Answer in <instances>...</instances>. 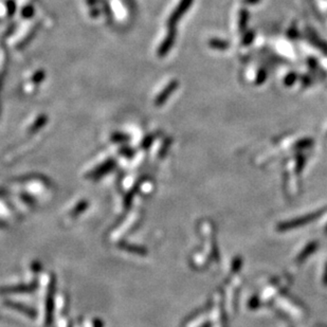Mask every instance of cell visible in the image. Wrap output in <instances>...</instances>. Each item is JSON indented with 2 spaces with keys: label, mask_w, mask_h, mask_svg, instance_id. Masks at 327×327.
Returning <instances> with one entry per match:
<instances>
[{
  "label": "cell",
  "mask_w": 327,
  "mask_h": 327,
  "mask_svg": "<svg viewBox=\"0 0 327 327\" xmlns=\"http://www.w3.org/2000/svg\"><path fill=\"white\" fill-rule=\"evenodd\" d=\"M265 78H266V72L263 70V71H260V72L258 73L257 75V84H261L264 81H265Z\"/></svg>",
  "instance_id": "7c38bea8"
},
{
  "label": "cell",
  "mask_w": 327,
  "mask_h": 327,
  "mask_svg": "<svg viewBox=\"0 0 327 327\" xmlns=\"http://www.w3.org/2000/svg\"><path fill=\"white\" fill-rule=\"evenodd\" d=\"M253 37H254L253 32H248V33L244 37V44H246V45L250 44L253 41Z\"/></svg>",
  "instance_id": "8fae6325"
},
{
  "label": "cell",
  "mask_w": 327,
  "mask_h": 327,
  "mask_svg": "<svg viewBox=\"0 0 327 327\" xmlns=\"http://www.w3.org/2000/svg\"><path fill=\"white\" fill-rule=\"evenodd\" d=\"M192 3L193 0H180V2L176 6V9L172 12L171 16L167 19V25L169 28H174L178 23L182 16L191 8Z\"/></svg>",
  "instance_id": "6da1fadb"
},
{
  "label": "cell",
  "mask_w": 327,
  "mask_h": 327,
  "mask_svg": "<svg viewBox=\"0 0 327 327\" xmlns=\"http://www.w3.org/2000/svg\"><path fill=\"white\" fill-rule=\"evenodd\" d=\"M179 86V82L178 81H172L169 83L167 86L163 89L161 93L156 96L155 99V105L156 106H161L164 104L167 100L168 97L173 94L174 91L178 88Z\"/></svg>",
  "instance_id": "3957f363"
},
{
  "label": "cell",
  "mask_w": 327,
  "mask_h": 327,
  "mask_svg": "<svg viewBox=\"0 0 327 327\" xmlns=\"http://www.w3.org/2000/svg\"><path fill=\"white\" fill-rule=\"evenodd\" d=\"M46 121H47V117H46V116H39L38 119L35 121L34 125L31 127V130H36L38 128H41L42 126H44Z\"/></svg>",
  "instance_id": "52a82bcc"
},
{
  "label": "cell",
  "mask_w": 327,
  "mask_h": 327,
  "mask_svg": "<svg viewBox=\"0 0 327 327\" xmlns=\"http://www.w3.org/2000/svg\"><path fill=\"white\" fill-rule=\"evenodd\" d=\"M175 38H176V31L174 28H169V32L165 38L163 39V42L159 46L158 51H157V54L160 57L165 56L169 51H171L173 45L175 43Z\"/></svg>",
  "instance_id": "7a4b0ae2"
},
{
  "label": "cell",
  "mask_w": 327,
  "mask_h": 327,
  "mask_svg": "<svg viewBox=\"0 0 327 327\" xmlns=\"http://www.w3.org/2000/svg\"><path fill=\"white\" fill-rule=\"evenodd\" d=\"M248 18H249V13H248L247 10H241L239 13V30L241 32H244L247 27V23H248Z\"/></svg>",
  "instance_id": "5b68a950"
},
{
  "label": "cell",
  "mask_w": 327,
  "mask_h": 327,
  "mask_svg": "<svg viewBox=\"0 0 327 327\" xmlns=\"http://www.w3.org/2000/svg\"><path fill=\"white\" fill-rule=\"evenodd\" d=\"M260 0H244V2L247 4H254V3H257Z\"/></svg>",
  "instance_id": "4fadbf2b"
},
{
  "label": "cell",
  "mask_w": 327,
  "mask_h": 327,
  "mask_svg": "<svg viewBox=\"0 0 327 327\" xmlns=\"http://www.w3.org/2000/svg\"><path fill=\"white\" fill-rule=\"evenodd\" d=\"M6 9H8L9 15L12 16L15 13V11H16V4H15V2L13 1V0H9V1L6 2Z\"/></svg>",
  "instance_id": "9c48e42d"
},
{
  "label": "cell",
  "mask_w": 327,
  "mask_h": 327,
  "mask_svg": "<svg viewBox=\"0 0 327 327\" xmlns=\"http://www.w3.org/2000/svg\"><path fill=\"white\" fill-rule=\"evenodd\" d=\"M296 80H297V74L290 73L285 78V85L286 86H291V85L296 82Z\"/></svg>",
  "instance_id": "30bf717a"
},
{
  "label": "cell",
  "mask_w": 327,
  "mask_h": 327,
  "mask_svg": "<svg viewBox=\"0 0 327 327\" xmlns=\"http://www.w3.org/2000/svg\"><path fill=\"white\" fill-rule=\"evenodd\" d=\"M34 15V8L32 5L24 6L22 11V17L23 18H30Z\"/></svg>",
  "instance_id": "8992f818"
},
{
  "label": "cell",
  "mask_w": 327,
  "mask_h": 327,
  "mask_svg": "<svg viewBox=\"0 0 327 327\" xmlns=\"http://www.w3.org/2000/svg\"><path fill=\"white\" fill-rule=\"evenodd\" d=\"M44 78H45V72H44V71H37V72L33 75V77H32V81H33L36 84H38V83L43 82Z\"/></svg>",
  "instance_id": "ba28073f"
},
{
  "label": "cell",
  "mask_w": 327,
  "mask_h": 327,
  "mask_svg": "<svg viewBox=\"0 0 327 327\" xmlns=\"http://www.w3.org/2000/svg\"><path fill=\"white\" fill-rule=\"evenodd\" d=\"M209 46H210V47H212L213 49L215 50H221V51H224V50H227L229 48V43L226 42V41H222V39H216V38H214V39H211L210 42H209Z\"/></svg>",
  "instance_id": "277c9868"
}]
</instances>
